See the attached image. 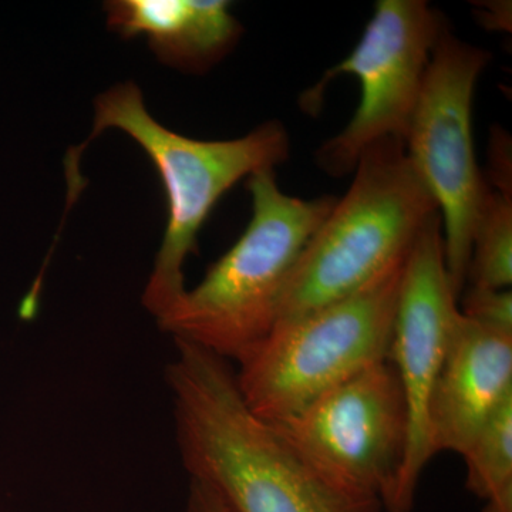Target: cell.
<instances>
[{"label":"cell","instance_id":"obj_1","mask_svg":"<svg viewBox=\"0 0 512 512\" xmlns=\"http://www.w3.org/2000/svg\"><path fill=\"white\" fill-rule=\"evenodd\" d=\"M173 340L165 382L190 480L211 487L231 512H384L380 501L333 487L255 416L227 360Z\"/></svg>","mask_w":512,"mask_h":512},{"label":"cell","instance_id":"obj_2","mask_svg":"<svg viewBox=\"0 0 512 512\" xmlns=\"http://www.w3.org/2000/svg\"><path fill=\"white\" fill-rule=\"evenodd\" d=\"M252 217L204 279L157 320L173 339L239 363L274 330L289 278L338 198L285 194L275 171L248 178Z\"/></svg>","mask_w":512,"mask_h":512},{"label":"cell","instance_id":"obj_3","mask_svg":"<svg viewBox=\"0 0 512 512\" xmlns=\"http://www.w3.org/2000/svg\"><path fill=\"white\" fill-rule=\"evenodd\" d=\"M110 128L123 131L143 148L167 197V227L141 298L158 319L185 292V262L222 195L245 177L284 164L291 156V138L279 121H266L234 140L185 137L148 113L143 93L133 82L116 84L94 100L93 133L84 146Z\"/></svg>","mask_w":512,"mask_h":512},{"label":"cell","instance_id":"obj_4","mask_svg":"<svg viewBox=\"0 0 512 512\" xmlns=\"http://www.w3.org/2000/svg\"><path fill=\"white\" fill-rule=\"evenodd\" d=\"M352 185L306 244L282 296L286 325L352 295L412 248L439 207L400 138H384L357 161Z\"/></svg>","mask_w":512,"mask_h":512},{"label":"cell","instance_id":"obj_5","mask_svg":"<svg viewBox=\"0 0 512 512\" xmlns=\"http://www.w3.org/2000/svg\"><path fill=\"white\" fill-rule=\"evenodd\" d=\"M406 255L352 295L275 326L238 363L239 392L255 416L282 423L389 359Z\"/></svg>","mask_w":512,"mask_h":512},{"label":"cell","instance_id":"obj_6","mask_svg":"<svg viewBox=\"0 0 512 512\" xmlns=\"http://www.w3.org/2000/svg\"><path fill=\"white\" fill-rule=\"evenodd\" d=\"M490 53L448 29L439 40L404 138L407 156L439 207L451 286L458 299L467 284L471 244L490 187L477 164L474 92Z\"/></svg>","mask_w":512,"mask_h":512},{"label":"cell","instance_id":"obj_7","mask_svg":"<svg viewBox=\"0 0 512 512\" xmlns=\"http://www.w3.org/2000/svg\"><path fill=\"white\" fill-rule=\"evenodd\" d=\"M446 20L424 0H380L355 49L303 94L315 114L326 87L342 74L355 76L359 106L348 126L316 151V164L332 177L353 173L367 148L384 138L404 141L434 47Z\"/></svg>","mask_w":512,"mask_h":512},{"label":"cell","instance_id":"obj_8","mask_svg":"<svg viewBox=\"0 0 512 512\" xmlns=\"http://www.w3.org/2000/svg\"><path fill=\"white\" fill-rule=\"evenodd\" d=\"M271 426L333 487L389 508L409 447L406 400L389 359Z\"/></svg>","mask_w":512,"mask_h":512},{"label":"cell","instance_id":"obj_9","mask_svg":"<svg viewBox=\"0 0 512 512\" xmlns=\"http://www.w3.org/2000/svg\"><path fill=\"white\" fill-rule=\"evenodd\" d=\"M458 313V298L447 272L439 212L421 229L404 261L389 360L406 400L409 447L386 512H412L421 474L434 457L429 402Z\"/></svg>","mask_w":512,"mask_h":512},{"label":"cell","instance_id":"obj_10","mask_svg":"<svg viewBox=\"0 0 512 512\" xmlns=\"http://www.w3.org/2000/svg\"><path fill=\"white\" fill-rule=\"evenodd\" d=\"M512 397V335L495 332L458 313L429 402L434 456H463L478 431Z\"/></svg>","mask_w":512,"mask_h":512},{"label":"cell","instance_id":"obj_11","mask_svg":"<svg viewBox=\"0 0 512 512\" xmlns=\"http://www.w3.org/2000/svg\"><path fill=\"white\" fill-rule=\"evenodd\" d=\"M107 26L124 39L146 36L161 63L204 73L234 49L242 26L224 0H110Z\"/></svg>","mask_w":512,"mask_h":512},{"label":"cell","instance_id":"obj_12","mask_svg":"<svg viewBox=\"0 0 512 512\" xmlns=\"http://www.w3.org/2000/svg\"><path fill=\"white\" fill-rule=\"evenodd\" d=\"M463 457L468 491L484 503L512 500V397L478 431Z\"/></svg>","mask_w":512,"mask_h":512},{"label":"cell","instance_id":"obj_13","mask_svg":"<svg viewBox=\"0 0 512 512\" xmlns=\"http://www.w3.org/2000/svg\"><path fill=\"white\" fill-rule=\"evenodd\" d=\"M467 282L487 289H511L512 201L490 188L471 244Z\"/></svg>","mask_w":512,"mask_h":512},{"label":"cell","instance_id":"obj_14","mask_svg":"<svg viewBox=\"0 0 512 512\" xmlns=\"http://www.w3.org/2000/svg\"><path fill=\"white\" fill-rule=\"evenodd\" d=\"M458 308L464 318L495 330L512 335V292L511 289H487L470 286L458 299Z\"/></svg>","mask_w":512,"mask_h":512},{"label":"cell","instance_id":"obj_15","mask_svg":"<svg viewBox=\"0 0 512 512\" xmlns=\"http://www.w3.org/2000/svg\"><path fill=\"white\" fill-rule=\"evenodd\" d=\"M188 512H231L207 484L201 481L190 480V493H188Z\"/></svg>","mask_w":512,"mask_h":512}]
</instances>
